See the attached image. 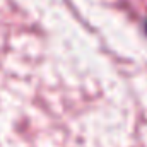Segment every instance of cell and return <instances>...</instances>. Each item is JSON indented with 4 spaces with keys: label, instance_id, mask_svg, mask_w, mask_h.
Segmentation results:
<instances>
[{
    "label": "cell",
    "instance_id": "6da1fadb",
    "mask_svg": "<svg viewBox=\"0 0 147 147\" xmlns=\"http://www.w3.org/2000/svg\"><path fill=\"white\" fill-rule=\"evenodd\" d=\"M144 33L147 34V19H146V22H144Z\"/></svg>",
    "mask_w": 147,
    "mask_h": 147
}]
</instances>
